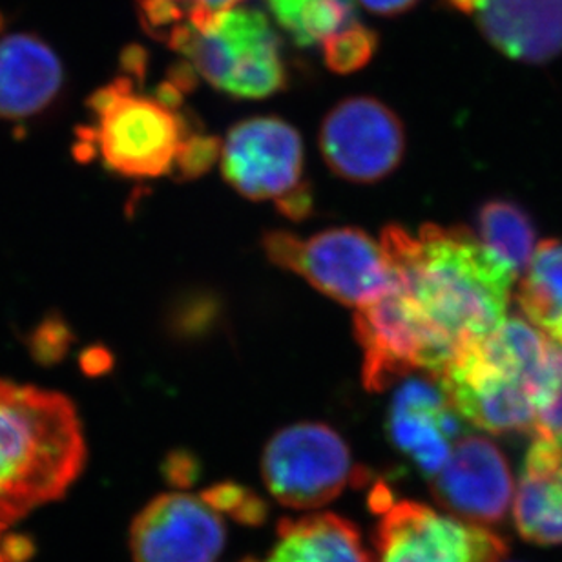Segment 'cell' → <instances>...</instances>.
Instances as JSON below:
<instances>
[{"label": "cell", "mask_w": 562, "mask_h": 562, "mask_svg": "<svg viewBox=\"0 0 562 562\" xmlns=\"http://www.w3.org/2000/svg\"><path fill=\"white\" fill-rule=\"evenodd\" d=\"M380 244L402 291L454 357L508 318L517 278L468 228L429 223L413 236L387 225Z\"/></svg>", "instance_id": "6da1fadb"}, {"label": "cell", "mask_w": 562, "mask_h": 562, "mask_svg": "<svg viewBox=\"0 0 562 562\" xmlns=\"http://www.w3.org/2000/svg\"><path fill=\"white\" fill-rule=\"evenodd\" d=\"M87 459L81 417L68 396L0 380V525L65 497Z\"/></svg>", "instance_id": "7a4b0ae2"}, {"label": "cell", "mask_w": 562, "mask_h": 562, "mask_svg": "<svg viewBox=\"0 0 562 562\" xmlns=\"http://www.w3.org/2000/svg\"><path fill=\"white\" fill-rule=\"evenodd\" d=\"M550 340L515 316L464 347L432 376L462 420L492 435L536 429V396Z\"/></svg>", "instance_id": "3957f363"}, {"label": "cell", "mask_w": 562, "mask_h": 562, "mask_svg": "<svg viewBox=\"0 0 562 562\" xmlns=\"http://www.w3.org/2000/svg\"><path fill=\"white\" fill-rule=\"evenodd\" d=\"M168 46L220 92L266 99L286 87L280 38L261 11L231 8L203 27H178Z\"/></svg>", "instance_id": "277c9868"}, {"label": "cell", "mask_w": 562, "mask_h": 562, "mask_svg": "<svg viewBox=\"0 0 562 562\" xmlns=\"http://www.w3.org/2000/svg\"><path fill=\"white\" fill-rule=\"evenodd\" d=\"M93 123L79 134L77 154L98 151L112 172L128 179L161 178L172 172L187 125L157 98L134 92L121 77L90 98Z\"/></svg>", "instance_id": "5b68a950"}, {"label": "cell", "mask_w": 562, "mask_h": 562, "mask_svg": "<svg viewBox=\"0 0 562 562\" xmlns=\"http://www.w3.org/2000/svg\"><path fill=\"white\" fill-rule=\"evenodd\" d=\"M263 249L274 266L357 311L395 291L396 274L384 247L360 228H327L307 239L271 231L263 236Z\"/></svg>", "instance_id": "8992f818"}, {"label": "cell", "mask_w": 562, "mask_h": 562, "mask_svg": "<svg viewBox=\"0 0 562 562\" xmlns=\"http://www.w3.org/2000/svg\"><path fill=\"white\" fill-rule=\"evenodd\" d=\"M351 451L327 424L300 422L274 435L261 457V475L286 508L314 509L333 503L355 481Z\"/></svg>", "instance_id": "52a82bcc"}, {"label": "cell", "mask_w": 562, "mask_h": 562, "mask_svg": "<svg viewBox=\"0 0 562 562\" xmlns=\"http://www.w3.org/2000/svg\"><path fill=\"white\" fill-rule=\"evenodd\" d=\"M376 562H501L508 542L486 526L398 501L380 514L373 533Z\"/></svg>", "instance_id": "ba28073f"}, {"label": "cell", "mask_w": 562, "mask_h": 562, "mask_svg": "<svg viewBox=\"0 0 562 562\" xmlns=\"http://www.w3.org/2000/svg\"><path fill=\"white\" fill-rule=\"evenodd\" d=\"M319 151L338 178L376 183L401 165L406 132L390 106L358 95L336 104L327 114L319 128Z\"/></svg>", "instance_id": "9c48e42d"}, {"label": "cell", "mask_w": 562, "mask_h": 562, "mask_svg": "<svg viewBox=\"0 0 562 562\" xmlns=\"http://www.w3.org/2000/svg\"><path fill=\"white\" fill-rule=\"evenodd\" d=\"M220 162L223 178L238 194L278 201L303 183L302 137L278 117L241 121L223 140Z\"/></svg>", "instance_id": "30bf717a"}, {"label": "cell", "mask_w": 562, "mask_h": 562, "mask_svg": "<svg viewBox=\"0 0 562 562\" xmlns=\"http://www.w3.org/2000/svg\"><path fill=\"white\" fill-rule=\"evenodd\" d=\"M515 482L506 454L479 435L457 440L448 462L431 479L435 501L454 519L498 525L506 519Z\"/></svg>", "instance_id": "8fae6325"}, {"label": "cell", "mask_w": 562, "mask_h": 562, "mask_svg": "<svg viewBox=\"0 0 562 562\" xmlns=\"http://www.w3.org/2000/svg\"><path fill=\"white\" fill-rule=\"evenodd\" d=\"M225 541L220 514L189 493L151 498L131 528L134 562H214Z\"/></svg>", "instance_id": "7c38bea8"}, {"label": "cell", "mask_w": 562, "mask_h": 562, "mask_svg": "<svg viewBox=\"0 0 562 562\" xmlns=\"http://www.w3.org/2000/svg\"><path fill=\"white\" fill-rule=\"evenodd\" d=\"M385 427L396 451L429 479L446 465L462 432L460 417L437 380L409 376L393 396Z\"/></svg>", "instance_id": "4fadbf2b"}, {"label": "cell", "mask_w": 562, "mask_h": 562, "mask_svg": "<svg viewBox=\"0 0 562 562\" xmlns=\"http://www.w3.org/2000/svg\"><path fill=\"white\" fill-rule=\"evenodd\" d=\"M473 16L482 35L522 63H547L562 52V0H446Z\"/></svg>", "instance_id": "5bb4252c"}, {"label": "cell", "mask_w": 562, "mask_h": 562, "mask_svg": "<svg viewBox=\"0 0 562 562\" xmlns=\"http://www.w3.org/2000/svg\"><path fill=\"white\" fill-rule=\"evenodd\" d=\"M65 76L54 49L30 33L0 38V120L41 114L59 95Z\"/></svg>", "instance_id": "9a60e30c"}, {"label": "cell", "mask_w": 562, "mask_h": 562, "mask_svg": "<svg viewBox=\"0 0 562 562\" xmlns=\"http://www.w3.org/2000/svg\"><path fill=\"white\" fill-rule=\"evenodd\" d=\"M519 536L539 547L562 544V443L533 435L515 492Z\"/></svg>", "instance_id": "2e32d148"}, {"label": "cell", "mask_w": 562, "mask_h": 562, "mask_svg": "<svg viewBox=\"0 0 562 562\" xmlns=\"http://www.w3.org/2000/svg\"><path fill=\"white\" fill-rule=\"evenodd\" d=\"M266 562H376L351 520L316 514L283 519Z\"/></svg>", "instance_id": "e0dca14e"}, {"label": "cell", "mask_w": 562, "mask_h": 562, "mask_svg": "<svg viewBox=\"0 0 562 562\" xmlns=\"http://www.w3.org/2000/svg\"><path fill=\"white\" fill-rule=\"evenodd\" d=\"M517 303L537 329L562 344V241L537 245L517 289Z\"/></svg>", "instance_id": "ac0fdd59"}, {"label": "cell", "mask_w": 562, "mask_h": 562, "mask_svg": "<svg viewBox=\"0 0 562 562\" xmlns=\"http://www.w3.org/2000/svg\"><path fill=\"white\" fill-rule=\"evenodd\" d=\"M476 238L519 278L536 252V227L530 216L512 201H487L476 216Z\"/></svg>", "instance_id": "d6986e66"}, {"label": "cell", "mask_w": 562, "mask_h": 562, "mask_svg": "<svg viewBox=\"0 0 562 562\" xmlns=\"http://www.w3.org/2000/svg\"><path fill=\"white\" fill-rule=\"evenodd\" d=\"M278 26L300 48L324 46L358 24L355 0H267Z\"/></svg>", "instance_id": "ffe728a7"}, {"label": "cell", "mask_w": 562, "mask_h": 562, "mask_svg": "<svg viewBox=\"0 0 562 562\" xmlns=\"http://www.w3.org/2000/svg\"><path fill=\"white\" fill-rule=\"evenodd\" d=\"M244 0H137L146 30L167 41L178 27H203L223 11Z\"/></svg>", "instance_id": "44dd1931"}, {"label": "cell", "mask_w": 562, "mask_h": 562, "mask_svg": "<svg viewBox=\"0 0 562 562\" xmlns=\"http://www.w3.org/2000/svg\"><path fill=\"white\" fill-rule=\"evenodd\" d=\"M533 435L562 443V344L555 340L537 391Z\"/></svg>", "instance_id": "7402d4cb"}, {"label": "cell", "mask_w": 562, "mask_h": 562, "mask_svg": "<svg viewBox=\"0 0 562 562\" xmlns=\"http://www.w3.org/2000/svg\"><path fill=\"white\" fill-rule=\"evenodd\" d=\"M216 514L227 515L244 526H261L266 522V498L260 497L255 490L241 486L236 482H222L214 484L200 495Z\"/></svg>", "instance_id": "603a6c76"}, {"label": "cell", "mask_w": 562, "mask_h": 562, "mask_svg": "<svg viewBox=\"0 0 562 562\" xmlns=\"http://www.w3.org/2000/svg\"><path fill=\"white\" fill-rule=\"evenodd\" d=\"M379 46V38L360 22L330 37L322 46L325 65L336 74H352L368 65Z\"/></svg>", "instance_id": "cb8c5ba5"}, {"label": "cell", "mask_w": 562, "mask_h": 562, "mask_svg": "<svg viewBox=\"0 0 562 562\" xmlns=\"http://www.w3.org/2000/svg\"><path fill=\"white\" fill-rule=\"evenodd\" d=\"M223 140L214 136L187 134L179 146L172 172L179 179H198L211 170L222 157Z\"/></svg>", "instance_id": "d4e9b609"}, {"label": "cell", "mask_w": 562, "mask_h": 562, "mask_svg": "<svg viewBox=\"0 0 562 562\" xmlns=\"http://www.w3.org/2000/svg\"><path fill=\"white\" fill-rule=\"evenodd\" d=\"M201 475V465L198 457L187 449H176L168 453L162 462V476L170 486L190 487L194 486Z\"/></svg>", "instance_id": "484cf974"}, {"label": "cell", "mask_w": 562, "mask_h": 562, "mask_svg": "<svg viewBox=\"0 0 562 562\" xmlns=\"http://www.w3.org/2000/svg\"><path fill=\"white\" fill-rule=\"evenodd\" d=\"M68 344H70V333L66 329V325L52 319L48 325H43L37 330L33 340V352L44 358L46 362H54L60 355H65Z\"/></svg>", "instance_id": "4316f807"}, {"label": "cell", "mask_w": 562, "mask_h": 562, "mask_svg": "<svg viewBox=\"0 0 562 562\" xmlns=\"http://www.w3.org/2000/svg\"><path fill=\"white\" fill-rule=\"evenodd\" d=\"M278 211L292 222H302L313 212V190L307 183L297 184L296 189L274 201Z\"/></svg>", "instance_id": "83f0119b"}, {"label": "cell", "mask_w": 562, "mask_h": 562, "mask_svg": "<svg viewBox=\"0 0 562 562\" xmlns=\"http://www.w3.org/2000/svg\"><path fill=\"white\" fill-rule=\"evenodd\" d=\"M0 555L4 562H27L35 555V542L26 533H5L0 537Z\"/></svg>", "instance_id": "f1b7e54d"}, {"label": "cell", "mask_w": 562, "mask_h": 562, "mask_svg": "<svg viewBox=\"0 0 562 562\" xmlns=\"http://www.w3.org/2000/svg\"><path fill=\"white\" fill-rule=\"evenodd\" d=\"M363 8L373 11L376 15H398L402 11L409 10L418 0H358Z\"/></svg>", "instance_id": "f546056e"}, {"label": "cell", "mask_w": 562, "mask_h": 562, "mask_svg": "<svg viewBox=\"0 0 562 562\" xmlns=\"http://www.w3.org/2000/svg\"><path fill=\"white\" fill-rule=\"evenodd\" d=\"M5 530V526L4 525H0V537H2V531ZM0 562H4V559H2V555H0Z\"/></svg>", "instance_id": "4dcf8cb0"}]
</instances>
